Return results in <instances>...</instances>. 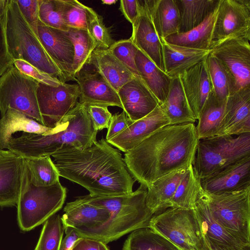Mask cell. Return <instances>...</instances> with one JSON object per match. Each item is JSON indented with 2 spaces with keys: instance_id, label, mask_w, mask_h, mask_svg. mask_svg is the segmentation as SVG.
I'll return each instance as SVG.
<instances>
[{
  "instance_id": "cell-1",
  "label": "cell",
  "mask_w": 250,
  "mask_h": 250,
  "mask_svg": "<svg viewBox=\"0 0 250 250\" xmlns=\"http://www.w3.org/2000/svg\"><path fill=\"white\" fill-rule=\"evenodd\" d=\"M60 175L84 188L93 196H115L133 192L135 179L120 151L105 139L83 149L67 148L51 155Z\"/></svg>"
},
{
  "instance_id": "cell-2",
  "label": "cell",
  "mask_w": 250,
  "mask_h": 250,
  "mask_svg": "<svg viewBox=\"0 0 250 250\" xmlns=\"http://www.w3.org/2000/svg\"><path fill=\"white\" fill-rule=\"evenodd\" d=\"M199 139L193 123L168 125L125 152L131 176L148 188L158 179L193 165Z\"/></svg>"
},
{
  "instance_id": "cell-3",
  "label": "cell",
  "mask_w": 250,
  "mask_h": 250,
  "mask_svg": "<svg viewBox=\"0 0 250 250\" xmlns=\"http://www.w3.org/2000/svg\"><path fill=\"white\" fill-rule=\"evenodd\" d=\"M97 132L86 104L78 102L56 126L55 132L40 134L22 132L19 137L10 139L7 149L25 159L50 156L64 149L90 147L96 141Z\"/></svg>"
},
{
  "instance_id": "cell-4",
  "label": "cell",
  "mask_w": 250,
  "mask_h": 250,
  "mask_svg": "<svg viewBox=\"0 0 250 250\" xmlns=\"http://www.w3.org/2000/svg\"><path fill=\"white\" fill-rule=\"evenodd\" d=\"M147 188L142 186L130 194L115 196L84 195L91 203L103 206L110 213L108 220L100 227L76 230L81 237L106 244L136 229L148 227L153 213L146 204Z\"/></svg>"
},
{
  "instance_id": "cell-5",
  "label": "cell",
  "mask_w": 250,
  "mask_h": 250,
  "mask_svg": "<svg viewBox=\"0 0 250 250\" xmlns=\"http://www.w3.org/2000/svg\"><path fill=\"white\" fill-rule=\"evenodd\" d=\"M6 42L13 60H21L65 83L61 71L21 13L16 0H8L3 14Z\"/></svg>"
},
{
  "instance_id": "cell-6",
  "label": "cell",
  "mask_w": 250,
  "mask_h": 250,
  "mask_svg": "<svg viewBox=\"0 0 250 250\" xmlns=\"http://www.w3.org/2000/svg\"><path fill=\"white\" fill-rule=\"evenodd\" d=\"M66 188L60 181L39 187L30 181L27 171L17 204L18 222L21 229L29 231L44 223L60 210L66 197Z\"/></svg>"
},
{
  "instance_id": "cell-7",
  "label": "cell",
  "mask_w": 250,
  "mask_h": 250,
  "mask_svg": "<svg viewBox=\"0 0 250 250\" xmlns=\"http://www.w3.org/2000/svg\"><path fill=\"white\" fill-rule=\"evenodd\" d=\"M250 155V133L199 139L193 164L201 180Z\"/></svg>"
},
{
  "instance_id": "cell-8",
  "label": "cell",
  "mask_w": 250,
  "mask_h": 250,
  "mask_svg": "<svg viewBox=\"0 0 250 250\" xmlns=\"http://www.w3.org/2000/svg\"><path fill=\"white\" fill-rule=\"evenodd\" d=\"M148 228L181 250H203L205 246L202 221L195 209L167 208L153 215Z\"/></svg>"
},
{
  "instance_id": "cell-9",
  "label": "cell",
  "mask_w": 250,
  "mask_h": 250,
  "mask_svg": "<svg viewBox=\"0 0 250 250\" xmlns=\"http://www.w3.org/2000/svg\"><path fill=\"white\" fill-rule=\"evenodd\" d=\"M203 195L214 220L234 236L250 244V188L242 191Z\"/></svg>"
},
{
  "instance_id": "cell-10",
  "label": "cell",
  "mask_w": 250,
  "mask_h": 250,
  "mask_svg": "<svg viewBox=\"0 0 250 250\" xmlns=\"http://www.w3.org/2000/svg\"><path fill=\"white\" fill-rule=\"evenodd\" d=\"M39 83L14 65L0 77V112L2 117L8 108L21 111L43 125L37 96Z\"/></svg>"
},
{
  "instance_id": "cell-11",
  "label": "cell",
  "mask_w": 250,
  "mask_h": 250,
  "mask_svg": "<svg viewBox=\"0 0 250 250\" xmlns=\"http://www.w3.org/2000/svg\"><path fill=\"white\" fill-rule=\"evenodd\" d=\"M232 39L250 40V0H220L210 49Z\"/></svg>"
},
{
  "instance_id": "cell-12",
  "label": "cell",
  "mask_w": 250,
  "mask_h": 250,
  "mask_svg": "<svg viewBox=\"0 0 250 250\" xmlns=\"http://www.w3.org/2000/svg\"><path fill=\"white\" fill-rule=\"evenodd\" d=\"M80 95L77 84L62 83L54 87L39 83L37 96L43 125L56 126L78 103Z\"/></svg>"
},
{
  "instance_id": "cell-13",
  "label": "cell",
  "mask_w": 250,
  "mask_h": 250,
  "mask_svg": "<svg viewBox=\"0 0 250 250\" xmlns=\"http://www.w3.org/2000/svg\"><path fill=\"white\" fill-rule=\"evenodd\" d=\"M250 40L229 39L215 46L210 52L230 76L235 91L250 86Z\"/></svg>"
},
{
  "instance_id": "cell-14",
  "label": "cell",
  "mask_w": 250,
  "mask_h": 250,
  "mask_svg": "<svg viewBox=\"0 0 250 250\" xmlns=\"http://www.w3.org/2000/svg\"><path fill=\"white\" fill-rule=\"evenodd\" d=\"M26 171L25 159L0 149V206L17 205Z\"/></svg>"
},
{
  "instance_id": "cell-15",
  "label": "cell",
  "mask_w": 250,
  "mask_h": 250,
  "mask_svg": "<svg viewBox=\"0 0 250 250\" xmlns=\"http://www.w3.org/2000/svg\"><path fill=\"white\" fill-rule=\"evenodd\" d=\"M37 34L43 48L62 73L65 82L75 81L72 74L74 46L66 31L47 26L39 21Z\"/></svg>"
},
{
  "instance_id": "cell-16",
  "label": "cell",
  "mask_w": 250,
  "mask_h": 250,
  "mask_svg": "<svg viewBox=\"0 0 250 250\" xmlns=\"http://www.w3.org/2000/svg\"><path fill=\"white\" fill-rule=\"evenodd\" d=\"M201 185L206 192L212 194L238 192L250 188V155L201 180Z\"/></svg>"
},
{
  "instance_id": "cell-17",
  "label": "cell",
  "mask_w": 250,
  "mask_h": 250,
  "mask_svg": "<svg viewBox=\"0 0 250 250\" xmlns=\"http://www.w3.org/2000/svg\"><path fill=\"white\" fill-rule=\"evenodd\" d=\"M250 133V86L231 93L227 98L217 136Z\"/></svg>"
},
{
  "instance_id": "cell-18",
  "label": "cell",
  "mask_w": 250,
  "mask_h": 250,
  "mask_svg": "<svg viewBox=\"0 0 250 250\" xmlns=\"http://www.w3.org/2000/svg\"><path fill=\"white\" fill-rule=\"evenodd\" d=\"M139 14L132 24L130 39L137 48L165 72L161 40L155 29L145 0H139Z\"/></svg>"
},
{
  "instance_id": "cell-19",
  "label": "cell",
  "mask_w": 250,
  "mask_h": 250,
  "mask_svg": "<svg viewBox=\"0 0 250 250\" xmlns=\"http://www.w3.org/2000/svg\"><path fill=\"white\" fill-rule=\"evenodd\" d=\"M170 125V121L159 104L145 117L107 142L125 153L139 144L158 129Z\"/></svg>"
},
{
  "instance_id": "cell-20",
  "label": "cell",
  "mask_w": 250,
  "mask_h": 250,
  "mask_svg": "<svg viewBox=\"0 0 250 250\" xmlns=\"http://www.w3.org/2000/svg\"><path fill=\"white\" fill-rule=\"evenodd\" d=\"M123 109L135 122L149 114L159 104L155 95L139 76L123 85L117 92Z\"/></svg>"
},
{
  "instance_id": "cell-21",
  "label": "cell",
  "mask_w": 250,
  "mask_h": 250,
  "mask_svg": "<svg viewBox=\"0 0 250 250\" xmlns=\"http://www.w3.org/2000/svg\"><path fill=\"white\" fill-rule=\"evenodd\" d=\"M74 79L80 89L79 103L123 109L117 92L97 71L82 70L75 75Z\"/></svg>"
},
{
  "instance_id": "cell-22",
  "label": "cell",
  "mask_w": 250,
  "mask_h": 250,
  "mask_svg": "<svg viewBox=\"0 0 250 250\" xmlns=\"http://www.w3.org/2000/svg\"><path fill=\"white\" fill-rule=\"evenodd\" d=\"M179 77L188 105L197 120L212 91L206 59L182 72Z\"/></svg>"
},
{
  "instance_id": "cell-23",
  "label": "cell",
  "mask_w": 250,
  "mask_h": 250,
  "mask_svg": "<svg viewBox=\"0 0 250 250\" xmlns=\"http://www.w3.org/2000/svg\"><path fill=\"white\" fill-rule=\"evenodd\" d=\"M63 210L61 219L64 227H71L76 230L96 228L110 217L106 208L91 203L85 196L67 203Z\"/></svg>"
},
{
  "instance_id": "cell-24",
  "label": "cell",
  "mask_w": 250,
  "mask_h": 250,
  "mask_svg": "<svg viewBox=\"0 0 250 250\" xmlns=\"http://www.w3.org/2000/svg\"><path fill=\"white\" fill-rule=\"evenodd\" d=\"M165 73L171 78L178 76L205 60L211 49L191 48L169 43L161 39Z\"/></svg>"
},
{
  "instance_id": "cell-25",
  "label": "cell",
  "mask_w": 250,
  "mask_h": 250,
  "mask_svg": "<svg viewBox=\"0 0 250 250\" xmlns=\"http://www.w3.org/2000/svg\"><path fill=\"white\" fill-rule=\"evenodd\" d=\"M54 131V127L45 126L23 113L8 108L0 119V149H7L9 140L17 132L40 134Z\"/></svg>"
},
{
  "instance_id": "cell-26",
  "label": "cell",
  "mask_w": 250,
  "mask_h": 250,
  "mask_svg": "<svg viewBox=\"0 0 250 250\" xmlns=\"http://www.w3.org/2000/svg\"><path fill=\"white\" fill-rule=\"evenodd\" d=\"M89 64L117 91L133 79V74L111 53L108 49L96 48L92 53Z\"/></svg>"
},
{
  "instance_id": "cell-27",
  "label": "cell",
  "mask_w": 250,
  "mask_h": 250,
  "mask_svg": "<svg viewBox=\"0 0 250 250\" xmlns=\"http://www.w3.org/2000/svg\"><path fill=\"white\" fill-rule=\"evenodd\" d=\"M188 167L170 172L158 179L147 188L146 204L153 214L170 208L177 187Z\"/></svg>"
},
{
  "instance_id": "cell-28",
  "label": "cell",
  "mask_w": 250,
  "mask_h": 250,
  "mask_svg": "<svg viewBox=\"0 0 250 250\" xmlns=\"http://www.w3.org/2000/svg\"><path fill=\"white\" fill-rule=\"evenodd\" d=\"M139 77L158 100L160 105L166 99L173 78L160 69L140 50L135 56Z\"/></svg>"
},
{
  "instance_id": "cell-29",
  "label": "cell",
  "mask_w": 250,
  "mask_h": 250,
  "mask_svg": "<svg viewBox=\"0 0 250 250\" xmlns=\"http://www.w3.org/2000/svg\"><path fill=\"white\" fill-rule=\"evenodd\" d=\"M145 2L160 39L178 33L180 17L175 0H147Z\"/></svg>"
},
{
  "instance_id": "cell-30",
  "label": "cell",
  "mask_w": 250,
  "mask_h": 250,
  "mask_svg": "<svg viewBox=\"0 0 250 250\" xmlns=\"http://www.w3.org/2000/svg\"><path fill=\"white\" fill-rule=\"evenodd\" d=\"M219 4V2L214 10L197 26L185 33H178L169 36L164 40L169 43L191 48L210 49Z\"/></svg>"
},
{
  "instance_id": "cell-31",
  "label": "cell",
  "mask_w": 250,
  "mask_h": 250,
  "mask_svg": "<svg viewBox=\"0 0 250 250\" xmlns=\"http://www.w3.org/2000/svg\"><path fill=\"white\" fill-rule=\"evenodd\" d=\"M195 209L201 218L204 233L208 239L234 248H242L250 245L234 236L214 220L204 196L203 188Z\"/></svg>"
},
{
  "instance_id": "cell-32",
  "label": "cell",
  "mask_w": 250,
  "mask_h": 250,
  "mask_svg": "<svg viewBox=\"0 0 250 250\" xmlns=\"http://www.w3.org/2000/svg\"><path fill=\"white\" fill-rule=\"evenodd\" d=\"M170 125L193 123L197 121L188 105L178 76L173 78L168 95L160 104Z\"/></svg>"
},
{
  "instance_id": "cell-33",
  "label": "cell",
  "mask_w": 250,
  "mask_h": 250,
  "mask_svg": "<svg viewBox=\"0 0 250 250\" xmlns=\"http://www.w3.org/2000/svg\"><path fill=\"white\" fill-rule=\"evenodd\" d=\"M175 1L180 17L178 33H181L187 32L200 24L214 10L220 0Z\"/></svg>"
},
{
  "instance_id": "cell-34",
  "label": "cell",
  "mask_w": 250,
  "mask_h": 250,
  "mask_svg": "<svg viewBox=\"0 0 250 250\" xmlns=\"http://www.w3.org/2000/svg\"><path fill=\"white\" fill-rule=\"evenodd\" d=\"M226 101L218 99L212 91L200 113L196 131L199 139L217 136Z\"/></svg>"
},
{
  "instance_id": "cell-35",
  "label": "cell",
  "mask_w": 250,
  "mask_h": 250,
  "mask_svg": "<svg viewBox=\"0 0 250 250\" xmlns=\"http://www.w3.org/2000/svg\"><path fill=\"white\" fill-rule=\"evenodd\" d=\"M202 190L201 180L196 175L193 165H191L177 187L170 208L195 209Z\"/></svg>"
},
{
  "instance_id": "cell-36",
  "label": "cell",
  "mask_w": 250,
  "mask_h": 250,
  "mask_svg": "<svg viewBox=\"0 0 250 250\" xmlns=\"http://www.w3.org/2000/svg\"><path fill=\"white\" fill-rule=\"evenodd\" d=\"M122 250H181L162 235L148 227L131 232Z\"/></svg>"
},
{
  "instance_id": "cell-37",
  "label": "cell",
  "mask_w": 250,
  "mask_h": 250,
  "mask_svg": "<svg viewBox=\"0 0 250 250\" xmlns=\"http://www.w3.org/2000/svg\"><path fill=\"white\" fill-rule=\"evenodd\" d=\"M66 33L74 46L72 74L74 78L85 65L89 64L92 53L97 47L87 30L69 28Z\"/></svg>"
},
{
  "instance_id": "cell-38",
  "label": "cell",
  "mask_w": 250,
  "mask_h": 250,
  "mask_svg": "<svg viewBox=\"0 0 250 250\" xmlns=\"http://www.w3.org/2000/svg\"><path fill=\"white\" fill-rule=\"evenodd\" d=\"M25 160L29 179L34 185L47 187L59 182V172L50 156Z\"/></svg>"
},
{
  "instance_id": "cell-39",
  "label": "cell",
  "mask_w": 250,
  "mask_h": 250,
  "mask_svg": "<svg viewBox=\"0 0 250 250\" xmlns=\"http://www.w3.org/2000/svg\"><path fill=\"white\" fill-rule=\"evenodd\" d=\"M206 62L212 91L218 99L226 101L229 95L235 91L232 79L220 62L210 53Z\"/></svg>"
},
{
  "instance_id": "cell-40",
  "label": "cell",
  "mask_w": 250,
  "mask_h": 250,
  "mask_svg": "<svg viewBox=\"0 0 250 250\" xmlns=\"http://www.w3.org/2000/svg\"><path fill=\"white\" fill-rule=\"evenodd\" d=\"M65 227L56 213L44 223L35 250H59Z\"/></svg>"
},
{
  "instance_id": "cell-41",
  "label": "cell",
  "mask_w": 250,
  "mask_h": 250,
  "mask_svg": "<svg viewBox=\"0 0 250 250\" xmlns=\"http://www.w3.org/2000/svg\"><path fill=\"white\" fill-rule=\"evenodd\" d=\"M87 30L94 41L96 48L108 49L114 42L103 18L92 8L86 6Z\"/></svg>"
},
{
  "instance_id": "cell-42",
  "label": "cell",
  "mask_w": 250,
  "mask_h": 250,
  "mask_svg": "<svg viewBox=\"0 0 250 250\" xmlns=\"http://www.w3.org/2000/svg\"><path fill=\"white\" fill-rule=\"evenodd\" d=\"M39 21L45 25L67 31L62 17L61 0H39Z\"/></svg>"
},
{
  "instance_id": "cell-43",
  "label": "cell",
  "mask_w": 250,
  "mask_h": 250,
  "mask_svg": "<svg viewBox=\"0 0 250 250\" xmlns=\"http://www.w3.org/2000/svg\"><path fill=\"white\" fill-rule=\"evenodd\" d=\"M63 23L68 29L87 30L86 6L76 0H61Z\"/></svg>"
},
{
  "instance_id": "cell-44",
  "label": "cell",
  "mask_w": 250,
  "mask_h": 250,
  "mask_svg": "<svg viewBox=\"0 0 250 250\" xmlns=\"http://www.w3.org/2000/svg\"><path fill=\"white\" fill-rule=\"evenodd\" d=\"M108 49L133 74L139 76L135 63L138 49L130 38L114 42Z\"/></svg>"
},
{
  "instance_id": "cell-45",
  "label": "cell",
  "mask_w": 250,
  "mask_h": 250,
  "mask_svg": "<svg viewBox=\"0 0 250 250\" xmlns=\"http://www.w3.org/2000/svg\"><path fill=\"white\" fill-rule=\"evenodd\" d=\"M14 65L21 72L31 77L39 83L54 87L58 86L62 83L58 78L40 71L23 60H14Z\"/></svg>"
},
{
  "instance_id": "cell-46",
  "label": "cell",
  "mask_w": 250,
  "mask_h": 250,
  "mask_svg": "<svg viewBox=\"0 0 250 250\" xmlns=\"http://www.w3.org/2000/svg\"><path fill=\"white\" fill-rule=\"evenodd\" d=\"M7 0H0V76L14 65V60L7 49L3 23V14Z\"/></svg>"
},
{
  "instance_id": "cell-47",
  "label": "cell",
  "mask_w": 250,
  "mask_h": 250,
  "mask_svg": "<svg viewBox=\"0 0 250 250\" xmlns=\"http://www.w3.org/2000/svg\"><path fill=\"white\" fill-rule=\"evenodd\" d=\"M86 108L95 130L108 128L112 114L107 106L90 104L86 105Z\"/></svg>"
},
{
  "instance_id": "cell-48",
  "label": "cell",
  "mask_w": 250,
  "mask_h": 250,
  "mask_svg": "<svg viewBox=\"0 0 250 250\" xmlns=\"http://www.w3.org/2000/svg\"><path fill=\"white\" fill-rule=\"evenodd\" d=\"M20 10L34 33L38 36L39 0H16Z\"/></svg>"
},
{
  "instance_id": "cell-49",
  "label": "cell",
  "mask_w": 250,
  "mask_h": 250,
  "mask_svg": "<svg viewBox=\"0 0 250 250\" xmlns=\"http://www.w3.org/2000/svg\"><path fill=\"white\" fill-rule=\"evenodd\" d=\"M134 122L128 118L124 110L120 113L112 115L105 137L106 141L122 132Z\"/></svg>"
},
{
  "instance_id": "cell-50",
  "label": "cell",
  "mask_w": 250,
  "mask_h": 250,
  "mask_svg": "<svg viewBox=\"0 0 250 250\" xmlns=\"http://www.w3.org/2000/svg\"><path fill=\"white\" fill-rule=\"evenodd\" d=\"M119 9L125 18L132 25L139 16V0H120Z\"/></svg>"
},
{
  "instance_id": "cell-51",
  "label": "cell",
  "mask_w": 250,
  "mask_h": 250,
  "mask_svg": "<svg viewBox=\"0 0 250 250\" xmlns=\"http://www.w3.org/2000/svg\"><path fill=\"white\" fill-rule=\"evenodd\" d=\"M72 250H109V249L100 241L81 237L76 242Z\"/></svg>"
},
{
  "instance_id": "cell-52",
  "label": "cell",
  "mask_w": 250,
  "mask_h": 250,
  "mask_svg": "<svg viewBox=\"0 0 250 250\" xmlns=\"http://www.w3.org/2000/svg\"><path fill=\"white\" fill-rule=\"evenodd\" d=\"M65 236L62 238L59 250H72L76 242L81 237L75 229L65 228Z\"/></svg>"
},
{
  "instance_id": "cell-53",
  "label": "cell",
  "mask_w": 250,
  "mask_h": 250,
  "mask_svg": "<svg viewBox=\"0 0 250 250\" xmlns=\"http://www.w3.org/2000/svg\"><path fill=\"white\" fill-rule=\"evenodd\" d=\"M205 236L206 241L211 250H250V245L242 248H234L208 239L205 235Z\"/></svg>"
},
{
  "instance_id": "cell-54",
  "label": "cell",
  "mask_w": 250,
  "mask_h": 250,
  "mask_svg": "<svg viewBox=\"0 0 250 250\" xmlns=\"http://www.w3.org/2000/svg\"><path fill=\"white\" fill-rule=\"evenodd\" d=\"M117 2V0H103L102 2L104 4L111 5L115 4Z\"/></svg>"
},
{
  "instance_id": "cell-55",
  "label": "cell",
  "mask_w": 250,
  "mask_h": 250,
  "mask_svg": "<svg viewBox=\"0 0 250 250\" xmlns=\"http://www.w3.org/2000/svg\"><path fill=\"white\" fill-rule=\"evenodd\" d=\"M203 250H211L206 241V238H205V246L204 248H203Z\"/></svg>"
}]
</instances>
